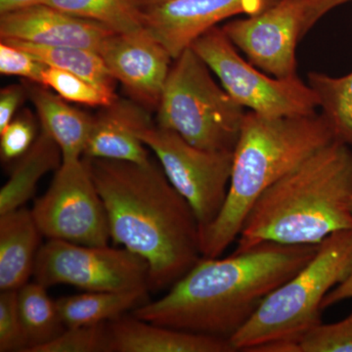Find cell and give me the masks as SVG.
I'll return each instance as SVG.
<instances>
[{"mask_svg": "<svg viewBox=\"0 0 352 352\" xmlns=\"http://www.w3.org/2000/svg\"><path fill=\"white\" fill-rule=\"evenodd\" d=\"M32 212L48 239L85 245H107L110 240L105 206L83 157L63 160Z\"/></svg>", "mask_w": 352, "mask_h": 352, "instance_id": "30bf717a", "label": "cell"}, {"mask_svg": "<svg viewBox=\"0 0 352 352\" xmlns=\"http://www.w3.org/2000/svg\"><path fill=\"white\" fill-rule=\"evenodd\" d=\"M25 87L41 120V129L59 145L63 160L82 157L94 117L69 105L68 101L43 85L34 83Z\"/></svg>", "mask_w": 352, "mask_h": 352, "instance_id": "ac0fdd59", "label": "cell"}, {"mask_svg": "<svg viewBox=\"0 0 352 352\" xmlns=\"http://www.w3.org/2000/svg\"><path fill=\"white\" fill-rule=\"evenodd\" d=\"M45 0H0V15L29 7L41 6Z\"/></svg>", "mask_w": 352, "mask_h": 352, "instance_id": "836d02e7", "label": "cell"}, {"mask_svg": "<svg viewBox=\"0 0 352 352\" xmlns=\"http://www.w3.org/2000/svg\"><path fill=\"white\" fill-rule=\"evenodd\" d=\"M139 138L154 152L168 179L191 206L200 232L212 226L226 204L234 151L200 149L176 132L154 124L143 129Z\"/></svg>", "mask_w": 352, "mask_h": 352, "instance_id": "ba28073f", "label": "cell"}, {"mask_svg": "<svg viewBox=\"0 0 352 352\" xmlns=\"http://www.w3.org/2000/svg\"><path fill=\"white\" fill-rule=\"evenodd\" d=\"M307 1L271 0L259 12L227 23L222 31L256 68L274 78H294Z\"/></svg>", "mask_w": 352, "mask_h": 352, "instance_id": "8fae6325", "label": "cell"}, {"mask_svg": "<svg viewBox=\"0 0 352 352\" xmlns=\"http://www.w3.org/2000/svg\"><path fill=\"white\" fill-rule=\"evenodd\" d=\"M349 2L352 0H307L302 36H305L326 14Z\"/></svg>", "mask_w": 352, "mask_h": 352, "instance_id": "1f68e13d", "label": "cell"}, {"mask_svg": "<svg viewBox=\"0 0 352 352\" xmlns=\"http://www.w3.org/2000/svg\"><path fill=\"white\" fill-rule=\"evenodd\" d=\"M149 264L126 248L85 245L48 239L41 245L34 276L44 287L69 285L87 292L149 289Z\"/></svg>", "mask_w": 352, "mask_h": 352, "instance_id": "9c48e42d", "label": "cell"}, {"mask_svg": "<svg viewBox=\"0 0 352 352\" xmlns=\"http://www.w3.org/2000/svg\"><path fill=\"white\" fill-rule=\"evenodd\" d=\"M143 7L153 6V4L161 3V2L168 1V0H140Z\"/></svg>", "mask_w": 352, "mask_h": 352, "instance_id": "e575fe53", "label": "cell"}, {"mask_svg": "<svg viewBox=\"0 0 352 352\" xmlns=\"http://www.w3.org/2000/svg\"><path fill=\"white\" fill-rule=\"evenodd\" d=\"M219 78L227 94L252 112L270 118L316 113L319 99L298 76L277 78L241 57L221 28L214 27L191 45Z\"/></svg>", "mask_w": 352, "mask_h": 352, "instance_id": "52a82bcc", "label": "cell"}, {"mask_svg": "<svg viewBox=\"0 0 352 352\" xmlns=\"http://www.w3.org/2000/svg\"><path fill=\"white\" fill-rule=\"evenodd\" d=\"M212 73L191 47L176 58L157 106V126L200 149L234 151L247 112Z\"/></svg>", "mask_w": 352, "mask_h": 352, "instance_id": "8992f818", "label": "cell"}, {"mask_svg": "<svg viewBox=\"0 0 352 352\" xmlns=\"http://www.w3.org/2000/svg\"><path fill=\"white\" fill-rule=\"evenodd\" d=\"M318 248L264 242L226 258H201L166 296L143 303L132 314L157 325L230 340Z\"/></svg>", "mask_w": 352, "mask_h": 352, "instance_id": "6da1fadb", "label": "cell"}, {"mask_svg": "<svg viewBox=\"0 0 352 352\" xmlns=\"http://www.w3.org/2000/svg\"><path fill=\"white\" fill-rule=\"evenodd\" d=\"M270 1L168 0L144 7V28L175 60L222 21L258 13Z\"/></svg>", "mask_w": 352, "mask_h": 352, "instance_id": "4fadbf2b", "label": "cell"}, {"mask_svg": "<svg viewBox=\"0 0 352 352\" xmlns=\"http://www.w3.org/2000/svg\"><path fill=\"white\" fill-rule=\"evenodd\" d=\"M337 140L322 113L270 118L245 113L234 149L232 175L223 208L201 232L203 258H219L237 241L259 197L315 152Z\"/></svg>", "mask_w": 352, "mask_h": 352, "instance_id": "277c9868", "label": "cell"}, {"mask_svg": "<svg viewBox=\"0 0 352 352\" xmlns=\"http://www.w3.org/2000/svg\"><path fill=\"white\" fill-rule=\"evenodd\" d=\"M151 124L147 109L118 97L94 117L83 157L148 163V147L139 134Z\"/></svg>", "mask_w": 352, "mask_h": 352, "instance_id": "9a60e30c", "label": "cell"}, {"mask_svg": "<svg viewBox=\"0 0 352 352\" xmlns=\"http://www.w3.org/2000/svg\"><path fill=\"white\" fill-rule=\"evenodd\" d=\"M115 32L105 25L41 4L1 14L0 38L50 46L100 51Z\"/></svg>", "mask_w": 352, "mask_h": 352, "instance_id": "5bb4252c", "label": "cell"}, {"mask_svg": "<svg viewBox=\"0 0 352 352\" xmlns=\"http://www.w3.org/2000/svg\"><path fill=\"white\" fill-rule=\"evenodd\" d=\"M46 287L34 281L18 289V303L28 349L25 352L51 342L65 329L56 300L48 296Z\"/></svg>", "mask_w": 352, "mask_h": 352, "instance_id": "7402d4cb", "label": "cell"}, {"mask_svg": "<svg viewBox=\"0 0 352 352\" xmlns=\"http://www.w3.org/2000/svg\"><path fill=\"white\" fill-rule=\"evenodd\" d=\"M351 267L352 229L329 236L305 267L263 300L231 344L236 351L252 352L261 344L286 342L298 352L305 333L322 323L324 298Z\"/></svg>", "mask_w": 352, "mask_h": 352, "instance_id": "5b68a950", "label": "cell"}, {"mask_svg": "<svg viewBox=\"0 0 352 352\" xmlns=\"http://www.w3.org/2000/svg\"><path fill=\"white\" fill-rule=\"evenodd\" d=\"M352 148L335 140L259 197L245 217L235 252L264 242L318 245L352 229Z\"/></svg>", "mask_w": 352, "mask_h": 352, "instance_id": "3957f363", "label": "cell"}, {"mask_svg": "<svg viewBox=\"0 0 352 352\" xmlns=\"http://www.w3.org/2000/svg\"><path fill=\"white\" fill-rule=\"evenodd\" d=\"M110 352H235L230 340L141 320L133 314L108 322Z\"/></svg>", "mask_w": 352, "mask_h": 352, "instance_id": "2e32d148", "label": "cell"}, {"mask_svg": "<svg viewBox=\"0 0 352 352\" xmlns=\"http://www.w3.org/2000/svg\"><path fill=\"white\" fill-rule=\"evenodd\" d=\"M99 53L111 75L122 83L132 100L147 110H157L173 59L145 28L115 32Z\"/></svg>", "mask_w": 352, "mask_h": 352, "instance_id": "7c38bea8", "label": "cell"}, {"mask_svg": "<svg viewBox=\"0 0 352 352\" xmlns=\"http://www.w3.org/2000/svg\"><path fill=\"white\" fill-rule=\"evenodd\" d=\"M3 41V39H1ZM22 48L46 66L63 69L95 85L104 94L117 98L116 80L100 53L73 46L41 45L21 41H6Z\"/></svg>", "mask_w": 352, "mask_h": 352, "instance_id": "44dd1931", "label": "cell"}, {"mask_svg": "<svg viewBox=\"0 0 352 352\" xmlns=\"http://www.w3.org/2000/svg\"><path fill=\"white\" fill-rule=\"evenodd\" d=\"M351 210H352V198H351Z\"/></svg>", "mask_w": 352, "mask_h": 352, "instance_id": "d590c367", "label": "cell"}, {"mask_svg": "<svg viewBox=\"0 0 352 352\" xmlns=\"http://www.w3.org/2000/svg\"><path fill=\"white\" fill-rule=\"evenodd\" d=\"M110 342L108 323L66 327L54 340L32 352H110Z\"/></svg>", "mask_w": 352, "mask_h": 352, "instance_id": "484cf974", "label": "cell"}, {"mask_svg": "<svg viewBox=\"0 0 352 352\" xmlns=\"http://www.w3.org/2000/svg\"><path fill=\"white\" fill-rule=\"evenodd\" d=\"M36 135V122L29 111L14 118L12 122L0 131V155L2 161L19 160L31 149Z\"/></svg>", "mask_w": 352, "mask_h": 352, "instance_id": "f1b7e54d", "label": "cell"}, {"mask_svg": "<svg viewBox=\"0 0 352 352\" xmlns=\"http://www.w3.org/2000/svg\"><path fill=\"white\" fill-rule=\"evenodd\" d=\"M85 160L107 212L116 245L149 264V288L173 287L201 258L200 226L161 164Z\"/></svg>", "mask_w": 352, "mask_h": 352, "instance_id": "7a4b0ae2", "label": "cell"}, {"mask_svg": "<svg viewBox=\"0 0 352 352\" xmlns=\"http://www.w3.org/2000/svg\"><path fill=\"white\" fill-rule=\"evenodd\" d=\"M149 289L119 292H87L56 300L58 311L66 327L98 325L127 314L147 302Z\"/></svg>", "mask_w": 352, "mask_h": 352, "instance_id": "ffe728a7", "label": "cell"}, {"mask_svg": "<svg viewBox=\"0 0 352 352\" xmlns=\"http://www.w3.org/2000/svg\"><path fill=\"white\" fill-rule=\"evenodd\" d=\"M298 352H352V310L346 318L320 324L305 333Z\"/></svg>", "mask_w": 352, "mask_h": 352, "instance_id": "4316f807", "label": "cell"}, {"mask_svg": "<svg viewBox=\"0 0 352 352\" xmlns=\"http://www.w3.org/2000/svg\"><path fill=\"white\" fill-rule=\"evenodd\" d=\"M28 96L27 87L19 85H9L0 91V131L15 118V113Z\"/></svg>", "mask_w": 352, "mask_h": 352, "instance_id": "4dcf8cb0", "label": "cell"}, {"mask_svg": "<svg viewBox=\"0 0 352 352\" xmlns=\"http://www.w3.org/2000/svg\"><path fill=\"white\" fill-rule=\"evenodd\" d=\"M63 163V153L41 129L31 149L18 160L10 177L0 190V214L24 207L36 193L39 180Z\"/></svg>", "mask_w": 352, "mask_h": 352, "instance_id": "d6986e66", "label": "cell"}, {"mask_svg": "<svg viewBox=\"0 0 352 352\" xmlns=\"http://www.w3.org/2000/svg\"><path fill=\"white\" fill-rule=\"evenodd\" d=\"M44 4L119 34L144 29V7L140 0H45Z\"/></svg>", "mask_w": 352, "mask_h": 352, "instance_id": "603a6c76", "label": "cell"}, {"mask_svg": "<svg viewBox=\"0 0 352 352\" xmlns=\"http://www.w3.org/2000/svg\"><path fill=\"white\" fill-rule=\"evenodd\" d=\"M307 78L336 138L352 148V72L339 78L309 72Z\"/></svg>", "mask_w": 352, "mask_h": 352, "instance_id": "cb8c5ba5", "label": "cell"}, {"mask_svg": "<svg viewBox=\"0 0 352 352\" xmlns=\"http://www.w3.org/2000/svg\"><path fill=\"white\" fill-rule=\"evenodd\" d=\"M41 85L54 90L66 101L92 107H106L118 98L104 94L80 76L53 67L47 66L44 69Z\"/></svg>", "mask_w": 352, "mask_h": 352, "instance_id": "d4e9b609", "label": "cell"}, {"mask_svg": "<svg viewBox=\"0 0 352 352\" xmlns=\"http://www.w3.org/2000/svg\"><path fill=\"white\" fill-rule=\"evenodd\" d=\"M46 65L41 63L27 51L1 41L0 43V73L4 76H20L38 85H43Z\"/></svg>", "mask_w": 352, "mask_h": 352, "instance_id": "f546056e", "label": "cell"}, {"mask_svg": "<svg viewBox=\"0 0 352 352\" xmlns=\"http://www.w3.org/2000/svg\"><path fill=\"white\" fill-rule=\"evenodd\" d=\"M349 298H352V267L346 279L331 289L325 296L321 305L322 311Z\"/></svg>", "mask_w": 352, "mask_h": 352, "instance_id": "d6a6232c", "label": "cell"}, {"mask_svg": "<svg viewBox=\"0 0 352 352\" xmlns=\"http://www.w3.org/2000/svg\"><path fill=\"white\" fill-rule=\"evenodd\" d=\"M32 210L0 214V289H19L34 275L41 237Z\"/></svg>", "mask_w": 352, "mask_h": 352, "instance_id": "e0dca14e", "label": "cell"}, {"mask_svg": "<svg viewBox=\"0 0 352 352\" xmlns=\"http://www.w3.org/2000/svg\"><path fill=\"white\" fill-rule=\"evenodd\" d=\"M28 349L21 319L18 289L0 294V352H25Z\"/></svg>", "mask_w": 352, "mask_h": 352, "instance_id": "83f0119b", "label": "cell"}]
</instances>
